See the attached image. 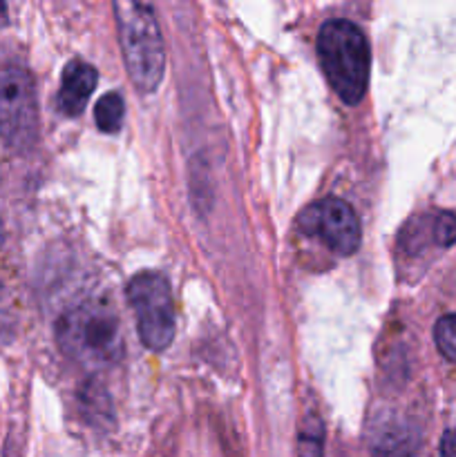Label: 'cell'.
Here are the masks:
<instances>
[{"mask_svg": "<svg viewBox=\"0 0 456 457\" xmlns=\"http://www.w3.org/2000/svg\"><path fill=\"white\" fill-rule=\"evenodd\" d=\"M61 351L88 370L114 366L123 357V335L114 312L98 302L80 303L58 320Z\"/></svg>", "mask_w": 456, "mask_h": 457, "instance_id": "6da1fadb", "label": "cell"}, {"mask_svg": "<svg viewBox=\"0 0 456 457\" xmlns=\"http://www.w3.org/2000/svg\"><path fill=\"white\" fill-rule=\"evenodd\" d=\"M125 67L141 92H155L165 71V47L155 0H112Z\"/></svg>", "mask_w": 456, "mask_h": 457, "instance_id": "7a4b0ae2", "label": "cell"}, {"mask_svg": "<svg viewBox=\"0 0 456 457\" xmlns=\"http://www.w3.org/2000/svg\"><path fill=\"white\" fill-rule=\"evenodd\" d=\"M317 58L334 92L347 105L362 101L369 85L371 52L360 27L351 21H329L317 34Z\"/></svg>", "mask_w": 456, "mask_h": 457, "instance_id": "3957f363", "label": "cell"}, {"mask_svg": "<svg viewBox=\"0 0 456 457\" xmlns=\"http://www.w3.org/2000/svg\"><path fill=\"white\" fill-rule=\"evenodd\" d=\"M128 302L137 317L139 337L150 351L161 353L174 339V303L168 279L161 272L143 270L128 284Z\"/></svg>", "mask_w": 456, "mask_h": 457, "instance_id": "277c9868", "label": "cell"}, {"mask_svg": "<svg viewBox=\"0 0 456 457\" xmlns=\"http://www.w3.org/2000/svg\"><path fill=\"white\" fill-rule=\"evenodd\" d=\"M38 137L34 80L22 67H0V138L25 152Z\"/></svg>", "mask_w": 456, "mask_h": 457, "instance_id": "5b68a950", "label": "cell"}, {"mask_svg": "<svg viewBox=\"0 0 456 457\" xmlns=\"http://www.w3.org/2000/svg\"><path fill=\"white\" fill-rule=\"evenodd\" d=\"M304 235L317 237L335 254L349 257L360 245V219L356 210L342 199H322L308 205L300 217Z\"/></svg>", "mask_w": 456, "mask_h": 457, "instance_id": "8992f818", "label": "cell"}, {"mask_svg": "<svg viewBox=\"0 0 456 457\" xmlns=\"http://www.w3.org/2000/svg\"><path fill=\"white\" fill-rule=\"evenodd\" d=\"M97 70L89 62H67L63 70L61 89H58V107L63 114L79 116L85 110V103L97 87Z\"/></svg>", "mask_w": 456, "mask_h": 457, "instance_id": "52a82bcc", "label": "cell"}, {"mask_svg": "<svg viewBox=\"0 0 456 457\" xmlns=\"http://www.w3.org/2000/svg\"><path fill=\"white\" fill-rule=\"evenodd\" d=\"M418 431L405 422H387L376 433L371 455L374 457H416Z\"/></svg>", "mask_w": 456, "mask_h": 457, "instance_id": "ba28073f", "label": "cell"}, {"mask_svg": "<svg viewBox=\"0 0 456 457\" xmlns=\"http://www.w3.org/2000/svg\"><path fill=\"white\" fill-rule=\"evenodd\" d=\"M298 457H325V424L316 413L302 420L298 433Z\"/></svg>", "mask_w": 456, "mask_h": 457, "instance_id": "9c48e42d", "label": "cell"}, {"mask_svg": "<svg viewBox=\"0 0 456 457\" xmlns=\"http://www.w3.org/2000/svg\"><path fill=\"white\" fill-rule=\"evenodd\" d=\"M123 112L125 103L123 96L119 92H107L101 101L94 107V119H97V125L107 134H114L121 129V123H123Z\"/></svg>", "mask_w": 456, "mask_h": 457, "instance_id": "30bf717a", "label": "cell"}, {"mask_svg": "<svg viewBox=\"0 0 456 457\" xmlns=\"http://www.w3.org/2000/svg\"><path fill=\"white\" fill-rule=\"evenodd\" d=\"M434 346L438 355L456 366V311L445 312L434 324Z\"/></svg>", "mask_w": 456, "mask_h": 457, "instance_id": "8fae6325", "label": "cell"}, {"mask_svg": "<svg viewBox=\"0 0 456 457\" xmlns=\"http://www.w3.org/2000/svg\"><path fill=\"white\" fill-rule=\"evenodd\" d=\"M432 228L438 248L447 250L456 244V212H452V210L432 212Z\"/></svg>", "mask_w": 456, "mask_h": 457, "instance_id": "7c38bea8", "label": "cell"}, {"mask_svg": "<svg viewBox=\"0 0 456 457\" xmlns=\"http://www.w3.org/2000/svg\"><path fill=\"white\" fill-rule=\"evenodd\" d=\"M13 326H16V320H13L12 302H9L7 297V290H4L3 284H0V344L12 339Z\"/></svg>", "mask_w": 456, "mask_h": 457, "instance_id": "4fadbf2b", "label": "cell"}, {"mask_svg": "<svg viewBox=\"0 0 456 457\" xmlns=\"http://www.w3.org/2000/svg\"><path fill=\"white\" fill-rule=\"evenodd\" d=\"M438 457H456V427L443 433L441 446H438Z\"/></svg>", "mask_w": 456, "mask_h": 457, "instance_id": "5bb4252c", "label": "cell"}, {"mask_svg": "<svg viewBox=\"0 0 456 457\" xmlns=\"http://www.w3.org/2000/svg\"><path fill=\"white\" fill-rule=\"evenodd\" d=\"M7 22H9L7 3H4V0H0V29H3V27H7Z\"/></svg>", "mask_w": 456, "mask_h": 457, "instance_id": "9a60e30c", "label": "cell"}, {"mask_svg": "<svg viewBox=\"0 0 456 457\" xmlns=\"http://www.w3.org/2000/svg\"><path fill=\"white\" fill-rule=\"evenodd\" d=\"M4 241V232H3V223H0V245H3Z\"/></svg>", "mask_w": 456, "mask_h": 457, "instance_id": "2e32d148", "label": "cell"}]
</instances>
